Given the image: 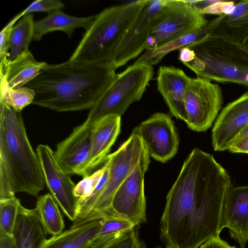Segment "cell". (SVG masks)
Wrapping results in <instances>:
<instances>
[{
    "label": "cell",
    "instance_id": "1",
    "mask_svg": "<svg viewBox=\"0 0 248 248\" xmlns=\"http://www.w3.org/2000/svg\"><path fill=\"white\" fill-rule=\"evenodd\" d=\"M232 186L214 156L194 149L169 191L160 221L167 248H199L224 229L223 211Z\"/></svg>",
    "mask_w": 248,
    "mask_h": 248
},
{
    "label": "cell",
    "instance_id": "2",
    "mask_svg": "<svg viewBox=\"0 0 248 248\" xmlns=\"http://www.w3.org/2000/svg\"><path fill=\"white\" fill-rule=\"evenodd\" d=\"M115 70L111 62L68 60L48 64L26 86L35 92L33 105L59 112L90 109L114 78Z\"/></svg>",
    "mask_w": 248,
    "mask_h": 248
},
{
    "label": "cell",
    "instance_id": "3",
    "mask_svg": "<svg viewBox=\"0 0 248 248\" xmlns=\"http://www.w3.org/2000/svg\"><path fill=\"white\" fill-rule=\"evenodd\" d=\"M46 184L38 155L27 136L21 112L0 99V199L26 192L36 196Z\"/></svg>",
    "mask_w": 248,
    "mask_h": 248
},
{
    "label": "cell",
    "instance_id": "4",
    "mask_svg": "<svg viewBox=\"0 0 248 248\" xmlns=\"http://www.w3.org/2000/svg\"><path fill=\"white\" fill-rule=\"evenodd\" d=\"M146 1L136 0L104 9L96 15L69 61L86 63L110 62Z\"/></svg>",
    "mask_w": 248,
    "mask_h": 248
},
{
    "label": "cell",
    "instance_id": "5",
    "mask_svg": "<svg viewBox=\"0 0 248 248\" xmlns=\"http://www.w3.org/2000/svg\"><path fill=\"white\" fill-rule=\"evenodd\" d=\"M154 75L153 65L135 62L116 76L103 94L90 109L83 123L91 127L95 122L109 115L121 116L132 103L142 97Z\"/></svg>",
    "mask_w": 248,
    "mask_h": 248
},
{
    "label": "cell",
    "instance_id": "6",
    "mask_svg": "<svg viewBox=\"0 0 248 248\" xmlns=\"http://www.w3.org/2000/svg\"><path fill=\"white\" fill-rule=\"evenodd\" d=\"M208 23L186 0H167L153 20L145 51L202 29Z\"/></svg>",
    "mask_w": 248,
    "mask_h": 248
},
{
    "label": "cell",
    "instance_id": "7",
    "mask_svg": "<svg viewBox=\"0 0 248 248\" xmlns=\"http://www.w3.org/2000/svg\"><path fill=\"white\" fill-rule=\"evenodd\" d=\"M147 152L142 140L132 133L115 152L108 155L109 172L107 182L92 211L82 224L103 218L107 215L116 190Z\"/></svg>",
    "mask_w": 248,
    "mask_h": 248
},
{
    "label": "cell",
    "instance_id": "8",
    "mask_svg": "<svg viewBox=\"0 0 248 248\" xmlns=\"http://www.w3.org/2000/svg\"><path fill=\"white\" fill-rule=\"evenodd\" d=\"M223 99L217 84L197 77L190 78L185 100L187 126L197 132L210 128L221 109Z\"/></svg>",
    "mask_w": 248,
    "mask_h": 248
},
{
    "label": "cell",
    "instance_id": "9",
    "mask_svg": "<svg viewBox=\"0 0 248 248\" xmlns=\"http://www.w3.org/2000/svg\"><path fill=\"white\" fill-rule=\"evenodd\" d=\"M178 60L197 78L248 87V70L239 67L204 48L199 42L180 49Z\"/></svg>",
    "mask_w": 248,
    "mask_h": 248
},
{
    "label": "cell",
    "instance_id": "10",
    "mask_svg": "<svg viewBox=\"0 0 248 248\" xmlns=\"http://www.w3.org/2000/svg\"><path fill=\"white\" fill-rule=\"evenodd\" d=\"M150 157L147 152L118 187L106 217L127 220L135 227L146 221L144 181L150 162Z\"/></svg>",
    "mask_w": 248,
    "mask_h": 248
},
{
    "label": "cell",
    "instance_id": "11",
    "mask_svg": "<svg viewBox=\"0 0 248 248\" xmlns=\"http://www.w3.org/2000/svg\"><path fill=\"white\" fill-rule=\"evenodd\" d=\"M147 147L150 156L165 163L177 153L179 138L171 117L166 113L156 112L141 122L133 130Z\"/></svg>",
    "mask_w": 248,
    "mask_h": 248
},
{
    "label": "cell",
    "instance_id": "12",
    "mask_svg": "<svg viewBox=\"0 0 248 248\" xmlns=\"http://www.w3.org/2000/svg\"><path fill=\"white\" fill-rule=\"evenodd\" d=\"M36 151L51 195L67 218L74 222L78 209V200L74 194L75 183L60 167L54 151L48 145L39 144Z\"/></svg>",
    "mask_w": 248,
    "mask_h": 248
},
{
    "label": "cell",
    "instance_id": "13",
    "mask_svg": "<svg viewBox=\"0 0 248 248\" xmlns=\"http://www.w3.org/2000/svg\"><path fill=\"white\" fill-rule=\"evenodd\" d=\"M167 0H146L126 32L111 60L115 69L124 66L145 49L153 20Z\"/></svg>",
    "mask_w": 248,
    "mask_h": 248
},
{
    "label": "cell",
    "instance_id": "14",
    "mask_svg": "<svg viewBox=\"0 0 248 248\" xmlns=\"http://www.w3.org/2000/svg\"><path fill=\"white\" fill-rule=\"evenodd\" d=\"M248 124V90L228 104L218 114L212 130L215 151L228 150L239 132Z\"/></svg>",
    "mask_w": 248,
    "mask_h": 248
},
{
    "label": "cell",
    "instance_id": "15",
    "mask_svg": "<svg viewBox=\"0 0 248 248\" xmlns=\"http://www.w3.org/2000/svg\"><path fill=\"white\" fill-rule=\"evenodd\" d=\"M91 150V127L83 123L60 142L54 151L56 159L67 174L83 177Z\"/></svg>",
    "mask_w": 248,
    "mask_h": 248
},
{
    "label": "cell",
    "instance_id": "16",
    "mask_svg": "<svg viewBox=\"0 0 248 248\" xmlns=\"http://www.w3.org/2000/svg\"><path fill=\"white\" fill-rule=\"evenodd\" d=\"M223 226L239 245L245 248L248 242V185L233 187L228 191L223 211Z\"/></svg>",
    "mask_w": 248,
    "mask_h": 248
},
{
    "label": "cell",
    "instance_id": "17",
    "mask_svg": "<svg viewBox=\"0 0 248 248\" xmlns=\"http://www.w3.org/2000/svg\"><path fill=\"white\" fill-rule=\"evenodd\" d=\"M189 79L182 69L172 66H161L157 72L158 91L171 114L185 122V100Z\"/></svg>",
    "mask_w": 248,
    "mask_h": 248
},
{
    "label": "cell",
    "instance_id": "18",
    "mask_svg": "<svg viewBox=\"0 0 248 248\" xmlns=\"http://www.w3.org/2000/svg\"><path fill=\"white\" fill-rule=\"evenodd\" d=\"M121 118L116 115H109L92 125L91 154L83 177L90 175L96 168L105 162L120 133Z\"/></svg>",
    "mask_w": 248,
    "mask_h": 248
},
{
    "label": "cell",
    "instance_id": "19",
    "mask_svg": "<svg viewBox=\"0 0 248 248\" xmlns=\"http://www.w3.org/2000/svg\"><path fill=\"white\" fill-rule=\"evenodd\" d=\"M48 65L38 62L28 50L12 61L0 63V87L17 89L35 78Z\"/></svg>",
    "mask_w": 248,
    "mask_h": 248
},
{
    "label": "cell",
    "instance_id": "20",
    "mask_svg": "<svg viewBox=\"0 0 248 248\" xmlns=\"http://www.w3.org/2000/svg\"><path fill=\"white\" fill-rule=\"evenodd\" d=\"M207 27L209 36L241 44L248 36V0L237 3L232 14L218 16Z\"/></svg>",
    "mask_w": 248,
    "mask_h": 248
},
{
    "label": "cell",
    "instance_id": "21",
    "mask_svg": "<svg viewBox=\"0 0 248 248\" xmlns=\"http://www.w3.org/2000/svg\"><path fill=\"white\" fill-rule=\"evenodd\" d=\"M47 234L36 208L21 205L14 232L16 248H41Z\"/></svg>",
    "mask_w": 248,
    "mask_h": 248
},
{
    "label": "cell",
    "instance_id": "22",
    "mask_svg": "<svg viewBox=\"0 0 248 248\" xmlns=\"http://www.w3.org/2000/svg\"><path fill=\"white\" fill-rule=\"evenodd\" d=\"M96 16V15L77 17L60 10L52 11L46 17L35 23L33 39L40 41L46 33L55 31H63L70 38L77 28H83L88 30Z\"/></svg>",
    "mask_w": 248,
    "mask_h": 248
},
{
    "label": "cell",
    "instance_id": "23",
    "mask_svg": "<svg viewBox=\"0 0 248 248\" xmlns=\"http://www.w3.org/2000/svg\"><path fill=\"white\" fill-rule=\"evenodd\" d=\"M102 224L101 219L76 227L46 239L41 248H84L96 237Z\"/></svg>",
    "mask_w": 248,
    "mask_h": 248
},
{
    "label": "cell",
    "instance_id": "24",
    "mask_svg": "<svg viewBox=\"0 0 248 248\" xmlns=\"http://www.w3.org/2000/svg\"><path fill=\"white\" fill-rule=\"evenodd\" d=\"M198 42L211 53L248 70V50L241 44L209 35Z\"/></svg>",
    "mask_w": 248,
    "mask_h": 248
},
{
    "label": "cell",
    "instance_id": "25",
    "mask_svg": "<svg viewBox=\"0 0 248 248\" xmlns=\"http://www.w3.org/2000/svg\"><path fill=\"white\" fill-rule=\"evenodd\" d=\"M35 208L47 234L55 236L63 232L64 221L60 208L51 194L38 197Z\"/></svg>",
    "mask_w": 248,
    "mask_h": 248
},
{
    "label": "cell",
    "instance_id": "26",
    "mask_svg": "<svg viewBox=\"0 0 248 248\" xmlns=\"http://www.w3.org/2000/svg\"><path fill=\"white\" fill-rule=\"evenodd\" d=\"M209 35L207 25L203 28L187 34L154 49L145 51L135 62H146L154 65L158 63L167 54L188 46Z\"/></svg>",
    "mask_w": 248,
    "mask_h": 248
},
{
    "label": "cell",
    "instance_id": "27",
    "mask_svg": "<svg viewBox=\"0 0 248 248\" xmlns=\"http://www.w3.org/2000/svg\"><path fill=\"white\" fill-rule=\"evenodd\" d=\"M35 22L32 14L22 16L12 30L9 46L8 60L12 61L18 55L29 49L33 37Z\"/></svg>",
    "mask_w": 248,
    "mask_h": 248
},
{
    "label": "cell",
    "instance_id": "28",
    "mask_svg": "<svg viewBox=\"0 0 248 248\" xmlns=\"http://www.w3.org/2000/svg\"><path fill=\"white\" fill-rule=\"evenodd\" d=\"M102 220L101 229L94 240L102 247L135 227L131 222L118 217H106L102 218Z\"/></svg>",
    "mask_w": 248,
    "mask_h": 248
},
{
    "label": "cell",
    "instance_id": "29",
    "mask_svg": "<svg viewBox=\"0 0 248 248\" xmlns=\"http://www.w3.org/2000/svg\"><path fill=\"white\" fill-rule=\"evenodd\" d=\"M21 204L16 196L0 199V233L13 236Z\"/></svg>",
    "mask_w": 248,
    "mask_h": 248
},
{
    "label": "cell",
    "instance_id": "30",
    "mask_svg": "<svg viewBox=\"0 0 248 248\" xmlns=\"http://www.w3.org/2000/svg\"><path fill=\"white\" fill-rule=\"evenodd\" d=\"M35 94L33 89L26 86L17 89L0 87V99L18 112L32 104Z\"/></svg>",
    "mask_w": 248,
    "mask_h": 248
},
{
    "label": "cell",
    "instance_id": "31",
    "mask_svg": "<svg viewBox=\"0 0 248 248\" xmlns=\"http://www.w3.org/2000/svg\"><path fill=\"white\" fill-rule=\"evenodd\" d=\"M103 248H144L134 229L114 239Z\"/></svg>",
    "mask_w": 248,
    "mask_h": 248
},
{
    "label": "cell",
    "instance_id": "32",
    "mask_svg": "<svg viewBox=\"0 0 248 248\" xmlns=\"http://www.w3.org/2000/svg\"><path fill=\"white\" fill-rule=\"evenodd\" d=\"M21 17V13L14 16L2 29L0 33V62L3 63L8 60V46L11 33L16 21Z\"/></svg>",
    "mask_w": 248,
    "mask_h": 248
},
{
    "label": "cell",
    "instance_id": "33",
    "mask_svg": "<svg viewBox=\"0 0 248 248\" xmlns=\"http://www.w3.org/2000/svg\"><path fill=\"white\" fill-rule=\"evenodd\" d=\"M63 3L59 0H37L21 12V17L33 12H48L59 10L64 8Z\"/></svg>",
    "mask_w": 248,
    "mask_h": 248
},
{
    "label": "cell",
    "instance_id": "34",
    "mask_svg": "<svg viewBox=\"0 0 248 248\" xmlns=\"http://www.w3.org/2000/svg\"><path fill=\"white\" fill-rule=\"evenodd\" d=\"M227 150L232 153L248 154V136L233 141Z\"/></svg>",
    "mask_w": 248,
    "mask_h": 248
},
{
    "label": "cell",
    "instance_id": "35",
    "mask_svg": "<svg viewBox=\"0 0 248 248\" xmlns=\"http://www.w3.org/2000/svg\"><path fill=\"white\" fill-rule=\"evenodd\" d=\"M199 248H237L231 246L221 238L219 235L212 237L200 246Z\"/></svg>",
    "mask_w": 248,
    "mask_h": 248
},
{
    "label": "cell",
    "instance_id": "36",
    "mask_svg": "<svg viewBox=\"0 0 248 248\" xmlns=\"http://www.w3.org/2000/svg\"><path fill=\"white\" fill-rule=\"evenodd\" d=\"M223 0H217L215 3L202 10L199 13L202 15L212 14L218 16L223 15Z\"/></svg>",
    "mask_w": 248,
    "mask_h": 248
},
{
    "label": "cell",
    "instance_id": "37",
    "mask_svg": "<svg viewBox=\"0 0 248 248\" xmlns=\"http://www.w3.org/2000/svg\"><path fill=\"white\" fill-rule=\"evenodd\" d=\"M0 248H16L14 235L0 233Z\"/></svg>",
    "mask_w": 248,
    "mask_h": 248
},
{
    "label": "cell",
    "instance_id": "38",
    "mask_svg": "<svg viewBox=\"0 0 248 248\" xmlns=\"http://www.w3.org/2000/svg\"><path fill=\"white\" fill-rule=\"evenodd\" d=\"M247 136H248V124L247 126H246L244 128H243L239 132V133L238 134L233 141L234 140L243 138Z\"/></svg>",
    "mask_w": 248,
    "mask_h": 248
},
{
    "label": "cell",
    "instance_id": "39",
    "mask_svg": "<svg viewBox=\"0 0 248 248\" xmlns=\"http://www.w3.org/2000/svg\"><path fill=\"white\" fill-rule=\"evenodd\" d=\"M242 46L248 50V36L241 43Z\"/></svg>",
    "mask_w": 248,
    "mask_h": 248
},
{
    "label": "cell",
    "instance_id": "40",
    "mask_svg": "<svg viewBox=\"0 0 248 248\" xmlns=\"http://www.w3.org/2000/svg\"><path fill=\"white\" fill-rule=\"evenodd\" d=\"M84 248H98V247L97 246V245L95 244V243L93 241L92 243L89 244L88 245H87Z\"/></svg>",
    "mask_w": 248,
    "mask_h": 248
}]
</instances>
